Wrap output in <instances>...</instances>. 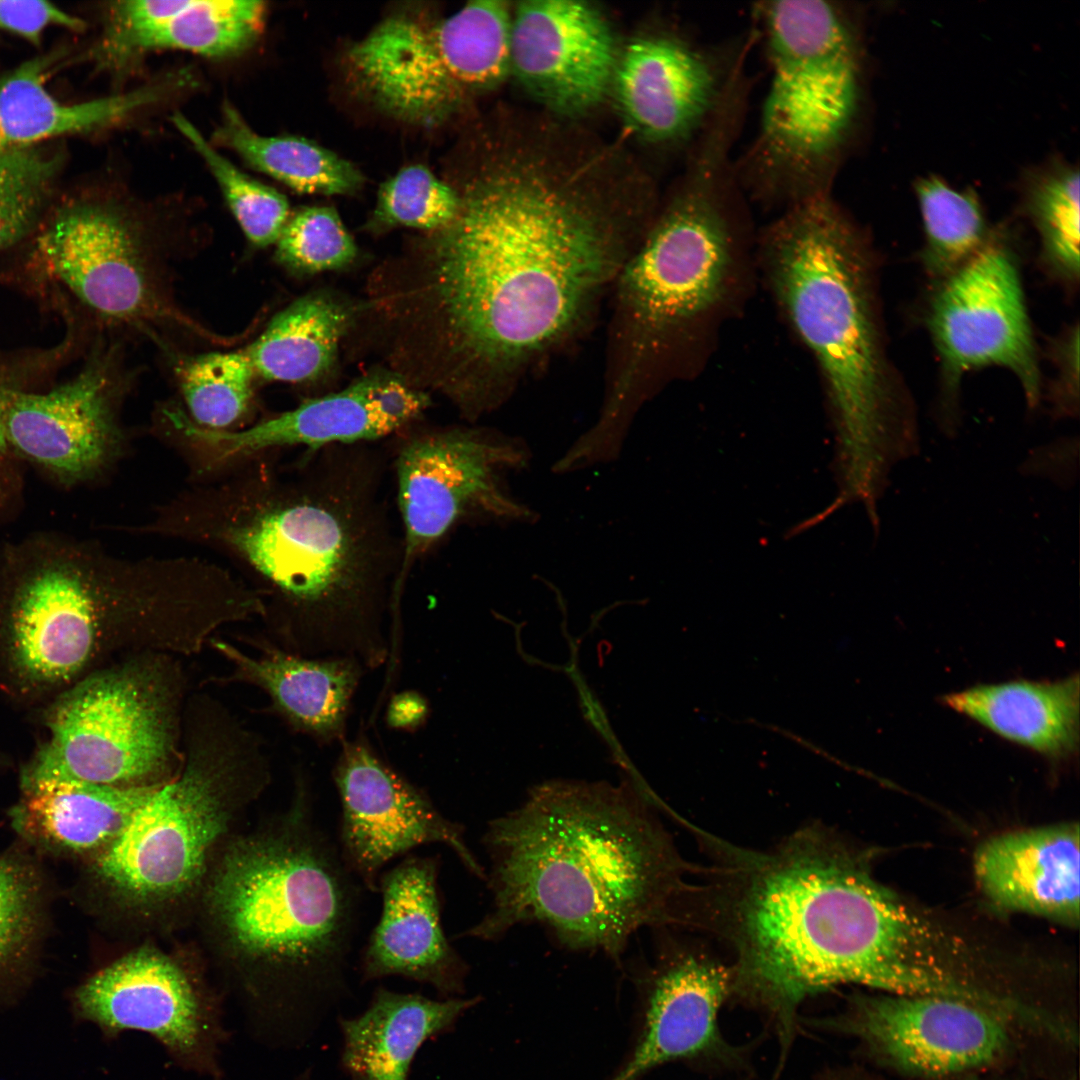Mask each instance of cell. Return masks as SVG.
Masks as SVG:
<instances>
[{
	"label": "cell",
	"instance_id": "6da1fadb",
	"mask_svg": "<svg viewBox=\"0 0 1080 1080\" xmlns=\"http://www.w3.org/2000/svg\"><path fill=\"white\" fill-rule=\"evenodd\" d=\"M643 214L526 164L460 192L418 249L401 304L420 384L474 421L580 333L646 228Z\"/></svg>",
	"mask_w": 1080,
	"mask_h": 1080
},
{
	"label": "cell",
	"instance_id": "7a4b0ae2",
	"mask_svg": "<svg viewBox=\"0 0 1080 1080\" xmlns=\"http://www.w3.org/2000/svg\"><path fill=\"white\" fill-rule=\"evenodd\" d=\"M696 835L713 862L704 868L694 926L733 952L732 990L783 1018L841 984L958 993L967 943L883 886L831 830L807 826L760 851Z\"/></svg>",
	"mask_w": 1080,
	"mask_h": 1080
},
{
	"label": "cell",
	"instance_id": "3957f363",
	"mask_svg": "<svg viewBox=\"0 0 1080 1080\" xmlns=\"http://www.w3.org/2000/svg\"><path fill=\"white\" fill-rule=\"evenodd\" d=\"M482 842L491 904L462 937L496 941L537 923L567 949L618 961L642 928L689 925L699 868L631 785L546 781Z\"/></svg>",
	"mask_w": 1080,
	"mask_h": 1080
},
{
	"label": "cell",
	"instance_id": "277c9868",
	"mask_svg": "<svg viewBox=\"0 0 1080 1080\" xmlns=\"http://www.w3.org/2000/svg\"><path fill=\"white\" fill-rule=\"evenodd\" d=\"M307 454L296 481L224 535L287 605L299 655L377 669L392 655L403 593L391 467L376 443Z\"/></svg>",
	"mask_w": 1080,
	"mask_h": 1080
},
{
	"label": "cell",
	"instance_id": "5b68a950",
	"mask_svg": "<svg viewBox=\"0 0 1080 1080\" xmlns=\"http://www.w3.org/2000/svg\"><path fill=\"white\" fill-rule=\"evenodd\" d=\"M308 808L304 789L278 828L226 855L210 892L225 940L256 966L248 1018L288 1048L308 1043L349 993L363 888Z\"/></svg>",
	"mask_w": 1080,
	"mask_h": 1080
},
{
	"label": "cell",
	"instance_id": "8992f818",
	"mask_svg": "<svg viewBox=\"0 0 1080 1080\" xmlns=\"http://www.w3.org/2000/svg\"><path fill=\"white\" fill-rule=\"evenodd\" d=\"M862 248L827 193L787 207L769 225L763 258L779 304L825 377L838 469L880 480L919 453L920 438L887 384Z\"/></svg>",
	"mask_w": 1080,
	"mask_h": 1080
},
{
	"label": "cell",
	"instance_id": "52a82bcc",
	"mask_svg": "<svg viewBox=\"0 0 1080 1080\" xmlns=\"http://www.w3.org/2000/svg\"><path fill=\"white\" fill-rule=\"evenodd\" d=\"M729 118L696 139L683 184L648 226L613 290L603 410L632 415L687 330L723 299L732 269L731 207L740 187Z\"/></svg>",
	"mask_w": 1080,
	"mask_h": 1080
},
{
	"label": "cell",
	"instance_id": "ba28073f",
	"mask_svg": "<svg viewBox=\"0 0 1080 1080\" xmlns=\"http://www.w3.org/2000/svg\"><path fill=\"white\" fill-rule=\"evenodd\" d=\"M177 582L174 560L119 559L64 533L0 544V683L54 700L86 677L117 618L168 600Z\"/></svg>",
	"mask_w": 1080,
	"mask_h": 1080
},
{
	"label": "cell",
	"instance_id": "9c48e42d",
	"mask_svg": "<svg viewBox=\"0 0 1080 1080\" xmlns=\"http://www.w3.org/2000/svg\"><path fill=\"white\" fill-rule=\"evenodd\" d=\"M754 16L770 78L735 173L755 198L789 207L831 193L860 115L862 49L847 10L835 2H761Z\"/></svg>",
	"mask_w": 1080,
	"mask_h": 1080
},
{
	"label": "cell",
	"instance_id": "30bf717a",
	"mask_svg": "<svg viewBox=\"0 0 1080 1080\" xmlns=\"http://www.w3.org/2000/svg\"><path fill=\"white\" fill-rule=\"evenodd\" d=\"M511 28L501 1L469 2L445 17L393 13L349 47L345 71L387 115L440 125L511 71Z\"/></svg>",
	"mask_w": 1080,
	"mask_h": 1080
},
{
	"label": "cell",
	"instance_id": "8fae6325",
	"mask_svg": "<svg viewBox=\"0 0 1080 1080\" xmlns=\"http://www.w3.org/2000/svg\"><path fill=\"white\" fill-rule=\"evenodd\" d=\"M36 248L48 272L103 317L142 328H180L222 345L233 341L176 305L155 238L119 202L74 200L61 206L37 236Z\"/></svg>",
	"mask_w": 1080,
	"mask_h": 1080
},
{
	"label": "cell",
	"instance_id": "7c38bea8",
	"mask_svg": "<svg viewBox=\"0 0 1080 1080\" xmlns=\"http://www.w3.org/2000/svg\"><path fill=\"white\" fill-rule=\"evenodd\" d=\"M32 763L87 783L130 787L159 772L172 746L167 697L138 668L87 675L52 700Z\"/></svg>",
	"mask_w": 1080,
	"mask_h": 1080
},
{
	"label": "cell",
	"instance_id": "4fadbf2b",
	"mask_svg": "<svg viewBox=\"0 0 1080 1080\" xmlns=\"http://www.w3.org/2000/svg\"><path fill=\"white\" fill-rule=\"evenodd\" d=\"M397 438L390 466L402 535L403 591L415 562L461 523L524 513L500 482L505 469L522 463L523 454L480 428L412 426Z\"/></svg>",
	"mask_w": 1080,
	"mask_h": 1080
},
{
	"label": "cell",
	"instance_id": "5bb4252c",
	"mask_svg": "<svg viewBox=\"0 0 1080 1080\" xmlns=\"http://www.w3.org/2000/svg\"><path fill=\"white\" fill-rule=\"evenodd\" d=\"M226 768L191 759L158 784L98 857L102 880L135 905L169 902L193 888L231 817Z\"/></svg>",
	"mask_w": 1080,
	"mask_h": 1080
},
{
	"label": "cell",
	"instance_id": "9a60e30c",
	"mask_svg": "<svg viewBox=\"0 0 1080 1080\" xmlns=\"http://www.w3.org/2000/svg\"><path fill=\"white\" fill-rule=\"evenodd\" d=\"M929 329L948 373V392L937 418L939 430L956 437L960 418L954 387L962 374L995 365L1019 380L1028 409L1040 403V374L1019 274L1003 246L987 243L941 282L932 302Z\"/></svg>",
	"mask_w": 1080,
	"mask_h": 1080
},
{
	"label": "cell",
	"instance_id": "2e32d148",
	"mask_svg": "<svg viewBox=\"0 0 1080 1080\" xmlns=\"http://www.w3.org/2000/svg\"><path fill=\"white\" fill-rule=\"evenodd\" d=\"M72 1008L78 1022L96 1025L106 1040L146 1033L176 1065L222 1080L228 1034L220 1004L161 952L142 948L100 969L74 991Z\"/></svg>",
	"mask_w": 1080,
	"mask_h": 1080
},
{
	"label": "cell",
	"instance_id": "e0dca14e",
	"mask_svg": "<svg viewBox=\"0 0 1080 1080\" xmlns=\"http://www.w3.org/2000/svg\"><path fill=\"white\" fill-rule=\"evenodd\" d=\"M333 781L341 805L338 848L363 888L377 892L387 863L427 844L447 846L472 875L486 879L466 842L464 826L443 815L366 738L341 742Z\"/></svg>",
	"mask_w": 1080,
	"mask_h": 1080
},
{
	"label": "cell",
	"instance_id": "ac0fdd59",
	"mask_svg": "<svg viewBox=\"0 0 1080 1080\" xmlns=\"http://www.w3.org/2000/svg\"><path fill=\"white\" fill-rule=\"evenodd\" d=\"M115 376L107 360H95L49 391L14 390L5 428L23 461L62 488H73L103 472L120 440Z\"/></svg>",
	"mask_w": 1080,
	"mask_h": 1080
},
{
	"label": "cell",
	"instance_id": "d6986e66",
	"mask_svg": "<svg viewBox=\"0 0 1080 1080\" xmlns=\"http://www.w3.org/2000/svg\"><path fill=\"white\" fill-rule=\"evenodd\" d=\"M429 394L401 376L376 373L345 389L241 431L213 430L188 422L184 435L225 460L268 448L377 443L414 426L430 406Z\"/></svg>",
	"mask_w": 1080,
	"mask_h": 1080
},
{
	"label": "cell",
	"instance_id": "ffe728a7",
	"mask_svg": "<svg viewBox=\"0 0 1080 1080\" xmlns=\"http://www.w3.org/2000/svg\"><path fill=\"white\" fill-rule=\"evenodd\" d=\"M616 64L613 33L591 6L533 0L517 7L511 70L544 104L561 112L591 108L605 96Z\"/></svg>",
	"mask_w": 1080,
	"mask_h": 1080
},
{
	"label": "cell",
	"instance_id": "44dd1931",
	"mask_svg": "<svg viewBox=\"0 0 1080 1080\" xmlns=\"http://www.w3.org/2000/svg\"><path fill=\"white\" fill-rule=\"evenodd\" d=\"M1002 1015L956 998L882 994L863 998L856 1030L898 1066L946 1075L998 1058L1008 1044Z\"/></svg>",
	"mask_w": 1080,
	"mask_h": 1080
},
{
	"label": "cell",
	"instance_id": "7402d4cb",
	"mask_svg": "<svg viewBox=\"0 0 1080 1080\" xmlns=\"http://www.w3.org/2000/svg\"><path fill=\"white\" fill-rule=\"evenodd\" d=\"M736 57L724 65L709 50L674 36L635 40L614 72L619 107L646 139L696 140L722 98Z\"/></svg>",
	"mask_w": 1080,
	"mask_h": 1080
},
{
	"label": "cell",
	"instance_id": "603a6c76",
	"mask_svg": "<svg viewBox=\"0 0 1080 1080\" xmlns=\"http://www.w3.org/2000/svg\"><path fill=\"white\" fill-rule=\"evenodd\" d=\"M439 858L408 856L382 872V909L360 960L364 982L403 977L431 986L441 998L461 997L468 965L442 925Z\"/></svg>",
	"mask_w": 1080,
	"mask_h": 1080
},
{
	"label": "cell",
	"instance_id": "cb8c5ba5",
	"mask_svg": "<svg viewBox=\"0 0 1080 1080\" xmlns=\"http://www.w3.org/2000/svg\"><path fill=\"white\" fill-rule=\"evenodd\" d=\"M648 976L642 1035L626 1066L612 1080H635L645 1071L710 1047L717 1015L732 991V970L704 951L662 941Z\"/></svg>",
	"mask_w": 1080,
	"mask_h": 1080
},
{
	"label": "cell",
	"instance_id": "d4e9b609",
	"mask_svg": "<svg viewBox=\"0 0 1080 1080\" xmlns=\"http://www.w3.org/2000/svg\"><path fill=\"white\" fill-rule=\"evenodd\" d=\"M1079 858V825L1061 823L994 836L976 850L973 867L999 908L1077 927Z\"/></svg>",
	"mask_w": 1080,
	"mask_h": 1080
},
{
	"label": "cell",
	"instance_id": "484cf974",
	"mask_svg": "<svg viewBox=\"0 0 1080 1080\" xmlns=\"http://www.w3.org/2000/svg\"><path fill=\"white\" fill-rule=\"evenodd\" d=\"M60 56L59 52L37 56L0 75V154L113 126L186 82L185 77H168L117 95L68 104L46 87V77Z\"/></svg>",
	"mask_w": 1080,
	"mask_h": 1080
},
{
	"label": "cell",
	"instance_id": "4316f807",
	"mask_svg": "<svg viewBox=\"0 0 1080 1080\" xmlns=\"http://www.w3.org/2000/svg\"><path fill=\"white\" fill-rule=\"evenodd\" d=\"M479 1000H435L378 987L364 1011L339 1018L343 1072L348 1080H409L422 1045L452 1030Z\"/></svg>",
	"mask_w": 1080,
	"mask_h": 1080
},
{
	"label": "cell",
	"instance_id": "83f0119b",
	"mask_svg": "<svg viewBox=\"0 0 1080 1080\" xmlns=\"http://www.w3.org/2000/svg\"><path fill=\"white\" fill-rule=\"evenodd\" d=\"M216 647L267 691L294 727L320 743L345 739L352 701L367 671L358 660L282 650L253 658L225 643Z\"/></svg>",
	"mask_w": 1080,
	"mask_h": 1080
},
{
	"label": "cell",
	"instance_id": "f1b7e54d",
	"mask_svg": "<svg viewBox=\"0 0 1080 1080\" xmlns=\"http://www.w3.org/2000/svg\"><path fill=\"white\" fill-rule=\"evenodd\" d=\"M943 703L998 736L1048 757L1068 756L1078 746V674L1057 681L977 685L945 695Z\"/></svg>",
	"mask_w": 1080,
	"mask_h": 1080
},
{
	"label": "cell",
	"instance_id": "f546056e",
	"mask_svg": "<svg viewBox=\"0 0 1080 1080\" xmlns=\"http://www.w3.org/2000/svg\"><path fill=\"white\" fill-rule=\"evenodd\" d=\"M22 786V819L50 842L86 851L110 843L158 784L97 785L30 762Z\"/></svg>",
	"mask_w": 1080,
	"mask_h": 1080
},
{
	"label": "cell",
	"instance_id": "4dcf8cb0",
	"mask_svg": "<svg viewBox=\"0 0 1080 1080\" xmlns=\"http://www.w3.org/2000/svg\"><path fill=\"white\" fill-rule=\"evenodd\" d=\"M351 320L344 303L328 294L312 293L279 312L244 350L256 375L266 380L315 381L334 364Z\"/></svg>",
	"mask_w": 1080,
	"mask_h": 1080
},
{
	"label": "cell",
	"instance_id": "1f68e13d",
	"mask_svg": "<svg viewBox=\"0 0 1080 1080\" xmlns=\"http://www.w3.org/2000/svg\"><path fill=\"white\" fill-rule=\"evenodd\" d=\"M213 139L257 171L300 193L350 194L364 182L351 162L310 140L255 132L229 103L224 104Z\"/></svg>",
	"mask_w": 1080,
	"mask_h": 1080
},
{
	"label": "cell",
	"instance_id": "d6a6232c",
	"mask_svg": "<svg viewBox=\"0 0 1080 1080\" xmlns=\"http://www.w3.org/2000/svg\"><path fill=\"white\" fill-rule=\"evenodd\" d=\"M262 1L182 0L147 35L140 59L159 50H181L208 58H230L251 48L264 31Z\"/></svg>",
	"mask_w": 1080,
	"mask_h": 1080
},
{
	"label": "cell",
	"instance_id": "836d02e7",
	"mask_svg": "<svg viewBox=\"0 0 1080 1080\" xmlns=\"http://www.w3.org/2000/svg\"><path fill=\"white\" fill-rule=\"evenodd\" d=\"M915 194L925 231V264L943 281L988 243L983 209L974 191L957 190L936 176L919 179Z\"/></svg>",
	"mask_w": 1080,
	"mask_h": 1080
},
{
	"label": "cell",
	"instance_id": "e575fe53",
	"mask_svg": "<svg viewBox=\"0 0 1080 1080\" xmlns=\"http://www.w3.org/2000/svg\"><path fill=\"white\" fill-rule=\"evenodd\" d=\"M171 120L207 165L247 239L258 247L275 244L290 216L286 197L231 163L183 114Z\"/></svg>",
	"mask_w": 1080,
	"mask_h": 1080
},
{
	"label": "cell",
	"instance_id": "d590c367",
	"mask_svg": "<svg viewBox=\"0 0 1080 1080\" xmlns=\"http://www.w3.org/2000/svg\"><path fill=\"white\" fill-rule=\"evenodd\" d=\"M255 370L245 350L192 357L179 373L182 393L194 423L225 430L247 410Z\"/></svg>",
	"mask_w": 1080,
	"mask_h": 1080
},
{
	"label": "cell",
	"instance_id": "8d00e7d4",
	"mask_svg": "<svg viewBox=\"0 0 1080 1080\" xmlns=\"http://www.w3.org/2000/svg\"><path fill=\"white\" fill-rule=\"evenodd\" d=\"M64 165V153L42 144L0 154V249L39 222Z\"/></svg>",
	"mask_w": 1080,
	"mask_h": 1080
},
{
	"label": "cell",
	"instance_id": "74e56055",
	"mask_svg": "<svg viewBox=\"0 0 1080 1080\" xmlns=\"http://www.w3.org/2000/svg\"><path fill=\"white\" fill-rule=\"evenodd\" d=\"M1026 206L1049 263L1061 275L1079 276V172L1055 162L1031 175Z\"/></svg>",
	"mask_w": 1080,
	"mask_h": 1080
},
{
	"label": "cell",
	"instance_id": "f35d334b",
	"mask_svg": "<svg viewBox=\"0 0 1080 1080\" xmlns=\"http://www.w3.org/2000/svg\"><path fill=\"white\" fill-rule=\"evenodd\" d=\"M460 207V192L426 166L413 164L383 182L373 214L375 224L426 231L449 224Z\"/></svg>",
	"mask_w": 1080,
	"mask_h": 1080
},
{
	"label": "cell",
	"instance_id": "ab89813d",
	"mask_svg": "<svg viewBox=\"0 0 1080 1080\" xmlns=\"http://www.w3.org/2000/svg\"><path fill=\"white\" fill-rule=\"evenodd\" d=\"M276 244L278 261L296 272L341 268L357 254L356 244L331 207H304L289 216Z\"/></svg>",
	"mask_w": 1080,
	"mask_h": 1080
},
{
	"label": "cell",
	"instance_id": "60d3db41",
	"mask_svg": "<svg viewBox=\"0 0 1080 1080\" xmlns=\"http://www.w3.org/2000/svg\"><path fill=\"white\" fill-rule=\"evenodd\" d=\"M32 920V891L16 866L0 860V972L24 941Z\"/></svg>",
	"mask_w": 1080,
	"mask_h": 1080
},
{
	"label": "cell",
	"instance_id": "b9f144b4",
	"mask_svg": "<svg viewBox=\"0 0 1080 1080\" xmlns=\"http://www.w3.org/2000/svg\"><path fill=\"white\" fill-rule=\"evenodd\" d=\"M81 32L86 23L57 5L42 0H0V30L39 46L49 27Z\"/></svg>",
	"mask_w": 1080,
	"mask_h": 1080
},
{
	"label": "cell",
	"instance_id": "7bdbcfd3",
	"mask_svg": "<svg viewBox=\"0 0 1080 1080\" xmlns=\"http://www.w3.org/2000/svg\"><path fill=\"white\" fill-rule=\"evenodd\" d=\"M16 389L0 380V536L21 513L26 490L27 464L13 448L5 428L6 408Z\"/></svg>",
	"mask_w": 1080,
	"mask_h": 1080
},
{
	"label": "cell",
	"instance_id": "ee69618b",
	"mask_svg": "<svg viewBox=\"0 0 1080 1080\" xmlns=\"http://www.w3.org/2000/svg\"><path fill=\"white\" fill-rule=\"evenodd\" d=\"M1023 475L1048 478L1057 486L1071 488L1078 479V437H1064L1034 448L1019 466Z\"/></svg>",
	"mask_w": 1080,
	"mask_h": 1080
},
{
	"label": "cell",
	"instance_id": "f6af8a7d",
	"mask_svg": "<svg viewBox=\"0 0 1080 1080\" xmlns=\"http://www.w3.org/2000/svg\"><path fill=\"white\" fill-rule=\"evenodd\" d=\"M429 714L426 699L416 691L394 694L386 710V722L392 729L410 731L424 724Z\"/></svg>",
	"mask_w": 1080,
	"mask_h": 1080
},
{
	"label": "cell",
	"instance_id": "bcb514c9",
	"mask_svg": "<svg viewBox=\"0 0 1080 1080\" xmlns=\"http://www.w3.org/2000/svg\"><path fill=\"white\" fill-rule=\"evenodd\" d=\"M844 494H845V493H844ZM845 496H846V494H845ZM846 497H848L849 499H852V500H856V501H858L857 499L851 498V497H849L848 495H847ZM859 501H861V500H859ZM877 501H878V500H876V501H870V502H866V501H862V502H864V503H867V504H871V503H876Z\"/></svg>",
	"mask_w": 1080,
	"mask_h": 1080
}]
</instances>
